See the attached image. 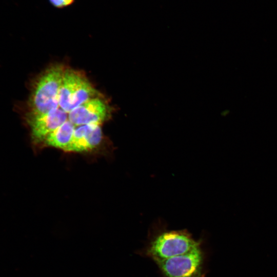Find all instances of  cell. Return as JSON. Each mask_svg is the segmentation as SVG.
<instances>
[{"label":"cell","mask_w":277,"mask_h":277,"mask_svg":"<svg viewBox=\"0 0 277 277\" xmlns=\"http://www.w3.org/2000/svg\"><path fill=\"white\" fill-rule=\"evenodd\" d=\"M65 69L54 65L40 75L32 91L27 115H42L60 107L58 93Z\"/></svg>","instance_id":"6da1fadb"},{"label":"cell","mask_w":277,"mask_h":277,"mask_svg":"<svg viewBox=\"0 0 277 277\" xmlns=\"http://www.w3.org/2000/svg\"><path fill=\"white\" fill-rule=\"evenodd\" d=\"M200 246L186 230H159L147 245L145 254L155 263L185 253Z\"/></svg>","instance_id":"7a4b0ae2"},{"label":"cell","mask_w":277,"mask_h":277,"mask_svg":"<svg viewBox=\"0 0 277 277\" xmlns=\"http://www.w3.org/2000/svg\"><path fill=\"white\" fill-rule=\"evenodd\" d=\"M204 262V254L199 246L156 264L165 277H205Z\"/></svg>","instance_id":"3957f363"},{"label":"cell","mask_w":277,"mask_h":277,"mask_svg":"<svg viewBox=\"0 0 277 277\" xmlns=\"http://www.w3.org/2000/svg\"><path fill=\"white\" fill-rule=\"evenodd\" d=\"M68 120V113L60 107L39 115H27L31 140L34 147H39L47 136Z\"/></svg>","instance_id":"277c9868"},{"label":"cell","mask_w":277,"mask_h":277,"mask_svg":"<svg viewBox=\"0 0 277 277\" xmlns=\"http://www.w3.org/2000/svg\"><path fill=\"white\" fill-rule=\"evenodd\" d=\"M108 105L100 96L92 98L68 113V120L75 126L101 125L109 117Z\"/></svg>","instance_id":"5b68a950"},{"label":"cell","mask_w":277,"mask_h":277,"mask_svg":"<svg viewBox=\"0 0 277 277\" xmlns=\"http://www.w3.org/2000/svg\"><path fill=\"white\" fill-rule=\"evenodd\" d=\"M100 125L89 124L76 126L68 152H84L96 148L102 139Z\"/></svg>","instance_id":"8992f818"},{"label":"cell","mask_w":277,"mask_h":277,"mask_svg":"<svg viewBox=\"0 0 277 277\" xmlns=\"http://www.w3.org/2000/svg\"><path fill=\"white\" fill-rule=\"evenodd\" d=\"M84 75L71 69H66L58 93L60 107L66 113L70 112V104L78 85Z\"/></svg>","instance_id":"52a82bcc"},{"label":"cell","mask_w":277,"mask_h":277,"mask_svg":"<svg viewBox=\"0 0 277 277\" xmlns=\"http://www.w3.org/2000/svg\"><path fill=\"white\" fill-rule=\"evenodd\" d=\"M75 127L76 126L67 120L47 136L43 146L52 147L68 152L72 141Z\"/></svg>","instance_id":"ba28073f"},{"label":"cell","mask_w":277,"mask_h":277,"mask_svg":"<svg viewBox=\"0 0 277 277\" xmlns=\"http://www.w3.org/2000/svg\"><path fill=\"white\" fill-rule=\"evenodd\" d=\"M75 0H48L50 4L53 7L62 9L72 6Z\"/></svg>","instance_id":"9c48e42d"}]
</instances>
